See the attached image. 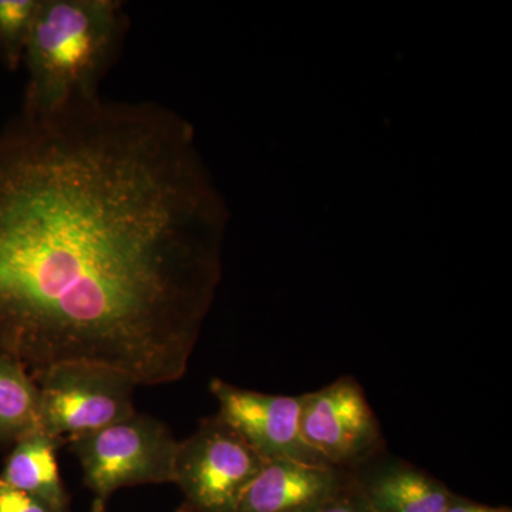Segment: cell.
<instances>
[{"label": "cell", "instance_id": "1", "mask_svg": "<svg viewBox=\"0 0 512 512\" xmlns=\"http://www.w3.org/2000/svg\"><path fill=\"white\" fill-rule=\"evenodd\" d=\"M227 208L194 130L153 101L20 113L0 130V356L30 375L187 373L222 274Z\"/></svg>", "mask_w": 512, "mask_h": 512}, {"label": "cell", "instance_id": "2", "mask_svg": "<svg viewBox=\"0 0 512 512\" xmlns=\"http://www.w3.org/2000/svg\"><path fill=\"white\" fill-rule=\"evenodd\" d=\"M128 32L119 0H40L23 66L22 114L50 116L100 97Z\"/></svg>", "mask_w": 512, "mask_h": 512}, {"label": "cell", "instance_id": "3", "mask_svg": "<svg viewBox=\"0 0 512 512\" xmlns=\"http://www.w3.org/2000/svg\"><path fill=\"white\" fill-rule=\"evenodd\" d=\"M84 483L106 503L124 487L174 483L178 444L160 420L143 414L70 440Z\"/></svg>", "mask_w": 512, "mask_h": 512}, {"label": "cell", "instance_id": "4", "mask_svg": "<svg viewBox=\"0 0 512 512\" xmlns=\"http://www.w3.org/2000/svg\"><path fill=\"white\" fill-rule=\"evenodd\" d=\"M40 394V427L70 440L130 419L137 383L119 370L89 363H64L32 376Z\"/></svg>", "mask_w": 512, "mask_h": 512}, {"label": "cell", "instance_id": "5", "mask_svg": "<svg viewBox=\"0 0 512 512\" xmlns=\"http://www.w3.org/2000/svg\"><path fill=\"white\" fill-rule=\"evenodd\" d=\"M265 463L221 417L201 420L178 444L174 484L184 495L180 512H237Z\"/></svg>", "mask_w": 512, "mask_h": 512}, {"label": "cell", "instance_id": "6", "mask_svg": "<svg viewBox=\"0 0 512 512\" xmlns=\"http://www.w3.org/2000/svg\"><path fill=\"white\" fill-rule=\"evenodd\" d=\"M301 430L306 444L339 470L366 460L382 440L365 392L350 376L301 394Z\"/></svg>", "mask_w": 512, "mask_h": 512}, {"label": "cell", "instance_id": "7", "mask_svg": "<svg viewBox=\"0 0 512 512\" xmlns=\"http://www.w3.org/2000/svg\"><path fill=\"white\" fill-rule=\"evenodd\" d=\"M218 417L265 461L293 460L328 466L306 444L301 430V396H276L212 379Z\"/></svg>", "mask_w": 512, "mask_h": 512}, {"label": "cell", "instance_id": "8", "mask_svg": "<svg viewBox=\"0 0 512 512\" xmlns=\"http://www.w3.org/2000/svg\"><path fill=\"white\" fill-rule=\"evenodd\" d=\"M350 480L335 467L266 461L245 491L237 512H320Z\"/></svg>", "mask_w": 512, "mask_h": 512}, {"label": "cell", "instance_id": "9", "mask_svg": "<svg viewBox=\"0 0 512 512\" xmlns=\"http://www.w3.org/2000/svg\"><path fill=\"white\" fill-rule=\"evenodd\" d=\"M373 512H444L453 493L436 478L404 463H389L352 480Z\"/></svg>", "mask_w": 512, "mask_h": 512}, {"label": "cell", "instance_id": "10", "mask_svg": "<svg viewBox=\"0 0 512 512\" xmlns=\"http://www.w3.org/2000/svg\"><path fill=\"white\" fill-rule=\"evenodd\" d=\"M64 444L66 440L43 430L23 437L9 454L0 480L42 501L52 512H72L56 456Z\"/></svg>", "mask_w": 512, "mask_h": 512}, {"label": "cell", "instance_id": "11", "mask_svg": "<svg viewBox=\"0 0 512 512\" xmlns=\"http://www.w3.org/2000/svg\"><path fill=\"white\" fill-rule=\"evenodd\" d=\"M40 427L39 387L19 363L0 356V443H18Z\"/></svg>", "mask_w": 512, "mask_h": 512}, {"label": "cell", "instance_id": "12", "mask_svg": "<svg viewBox=\"0 0 512 512\" xmlns=\"http://www.w3.org/2000/svg\"><path fill=\"white\" fill-rule=\"evenodd\" d=\"M40 0H0V60L10 72L23 66Z\"/></svg>", "mask_w": 512, "mask_h": 512}, {"label": "cell", "instance_id": "13", "mask_svg": "<svg viewBox=\"0 0 512 512\" xmlns=\"http://www.w3.org/2000/svg\"><path fill=\"white\" fill-rule=\"evenodd\" d=\"M0 512H52L42 501L0 480Z\"/></svg>", "mask_w": 512, "mask_h": 512}, {"label": "cell", "instance_id": "14", "mask_svg": "<svg viewBox=\"0 0 512 512\" xmlns=\"http://www.w3.org/2000/svg\"><path fill=\"white\" fill-rule=\"evenodd\" d=\"M320 512H373L357 493L353 481Z\"/></svg>", "mask_w": 512, "mask_h": 512}, {"label": "cell", "instance_id": "15", "mask_svg": "<svg viewBox=\"0 0 512 512\" xmlns=\"http://www.w3.org/2000/svg\"><path fill=\"white\" fill-rule=\"evenodd\" d=\"M444 512H511L504 507H488V505L473 503L467 498L458 497L454 494Z\"/></svg>", "mask_w": 512, "mask_h": 512}, {"label": "cell", "instance_id": "16", "mask_svg": "<svg viewBox=\"0 0 512 512\" xmlns=\"http://www.w3.org/2000/svg\"><path fill=\"white\" fill-rule=\"evenodd\" d=\"M92 512H107L106 503L96 498L93 503Z\"/></svg>", "mask_w": 512, "mask_h": 512}]
</instances>
